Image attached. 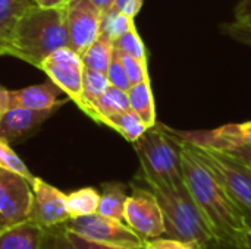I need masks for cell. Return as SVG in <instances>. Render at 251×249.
<instances>
[{
  "instance_id": "6da1fadb",
  "label": "cell",
  "mask_w": 251,
  "mask_h": 249,
  "mask_svg": "<svg viewBox=\"0 0 251 249\" xmlns=\"http://www.w3.org/2000/svg\"><path fill=\"white\" fill-rule=\"evenodd\" d=\"M175 139L181 148L185 188L207 222L221 249H246L251 241L250 220L234 203L218 178L197 158L190 144L178 138Z\"/></svg>"
},
{
  "instance_id": "7a4b0ae2",
  "label": "cell",
  "mask_w": 251,
  "mask_h": 249,
  "mask_svg": "<svg viewBox=\"0 0 251 249\" xmlns=\"http://www.w3.org/2000/svg\"><path fill=\"white\" fill-rule=\"evenodd\" d=\"M69 47L65 6H31L15 23L6 43L9 56L18 57L35 68L54 50Z\"/></svg>"
},
{
  "instance_id": "3957f363",
  "label": "cell",
  "mask_w": 251,
  "mask_h": 249,
  "mask_svg": "<svg viewBox=\"0 0 251 249\" xmlns=\"http://www.w3.org/2000/svg\"><path fill=\"white\" fill-rule=\"evenodd\" d=\"M156 195L165 220V235L194 245L197 249H221L207 222L182 186H149Z\"/></svg>"
},
{
  "instance_id": "277c9868",
  "label": "cell",
  "mask_w": 251,
  "mask_h": 249,
  "mask_svg": "<svg viewBox=\"0 0 251 249\" xmlns=\"http://www.w3.org/2000/svg\"><path fill=\"white\" fill-rule=\"evenodd\" d=\"M144 181L149 186H182L184 176L181 167V148L175 136L165 126L156 123L149 128L135 142Z\"/></svg>"
},
{
  "instance_id": "5b68a950",
  "label": "cell",
  "mask_w": 251,
  "mask_h": 249,
  "mask_svg": "<svg viewBox=\"0 0 251 249\" xmlns=\"http://www.w3.org/2000/svg\"><path fill=\"white\" fill-rule=\"evenodd\" d=\"M179 139V138H178ZM190 144V142H188ZM197 158L209 167L218 181L228 191L234 203L244 211L251 223V167L232 154L190 144Z\"/></svg>"
},
{
  "instance_id": "8992f818",
  "label": "cell",
  "mask_w": 251,
  "mask_h": 249,
  "mask_svg": "<svg viewBox=\"0 0 251 249\" xmlns=\"http://www.w3.org/2000/svg\"><path fill=\"white\" fill-rule=\"evenodd\" d=\"M63 229L88 241L118 248L141 249L146 244V241L140 238L125 222L110 219L99 213L71 219L63 225Z\"/></svg>"
},
{
  "instance_id": "52a82bcc",
  "label": "cell",
  "mask_w": 251,
  "mask_h": 249,
  "mask_svg": "<svg viewBox=\"0 0 251 249\" xmlns=\"http://www.w3.org/2000/svg\"><path fill=\"white\" fill-rule=\"evenodd\" d=\"M124 222L144 241L165 235V220L151 189L132 186L124 210Z\"/></svg>"
},
{
  "instance_id": "ba28073f",
  "label": "cell",
  "mask_w": 251,
  "mask_h": 249,
  "mask_svg": "<svg viewBox=\"0 0 251 249\" xmlns=\"http://www.w3.org/2000/svg\"><path fill=\"white\" fill-rule=\"evenodd\" d=\"M49 79L62 90L74 103L79 100L82 90L84 66L81 56L71 47H62L50 53L38 66Z\"/></svg>"
},
{
  "instance_id": "9c48e42d",
  "label": "cell",
  "mask_w": 251,
  "mask_h": 249,
  "mask_svg": "<svg viewBox=\"0 0 251 249\" xmlns=\"http://www.w3.org/2000/svg\"><path fill=\"white\" fill-rule=\"evenodd\" d=\"M65 18L69 47L81 54L100 34L101 12L91 0H68Z\"/></svg>"
},
{
  "instance_id": "30bf717a",
  "label": "cell",
  "mask_w": 251,
  "mask_h": 249,
  "mask_svg": "<svg viewBox=\"0 0 251 249\" xmlns=\"http://www.w3.org/2000/svg\"><path fill=\"white\" fill-rule=\"evenodd\" d=\"M31 186L32 205L28 220L37 223L43 229L63 226L71 220L66 208V194L40 178H34Z\"/></svg>"
},
{
  "instance_id": "8fae6325",
  "label": "cell",
  "mask_w": 251,
  "mask_h": 249,
  "mask_svg": "<svg viewBox=\"0 0 251 249\" xmlns=\"http://www.w3.org/2000/svg\"><path fill=\"white\" fill-rule=\"evenodd\" d=\"M32 205V186L18 173L0 169V213L16 225L29 219Z\"/></svg>"
},
{
  "instance_id": "7c38bea8",
  "label": "cell",
  "mask_w": 251,
  "mask_h": 249,
  "mask_svg": "<svg viewBox=\"0 0 251 249\" xmlns=\"http://www.w3.org/2000/svg\"><path fill=\"white\" fill-rule=\"evenodd\" d=\"M166 128V126H165ZM175 138L187 141L194 145L229 151L240 145H251V120L244 123H231L212 131L182 132L166 128Z\"/></svg>"
},
{
  "instance_id": "4fadbf2b",
  "label": "cell",
  "mask_w": 251,
  "mask_h": 249,
  "mask_svg": "<svg viewBox=\"0 0 251 249\" xmlns=\"http://www.w3.org/2000/svg\"><path fill=\"white\" fill-rule=\"evenodd\" d=\"M59 107L32 110V109H7L0 116V138L10 142L32 135Z\"/></svg>"
},
{
  "instance_id": "5bb4252c",
  "label": "cell",
  "mask_w": 251,
  "mask_h": 249,
  "mask_svg": "<svg viewBox=\"0 0 251 249\" xmlns=\"http://www.w3.org/2000/svg\"><path fill=\"white\" fill-rule=\"evenodd\" d=\"M62 90L56 87L51 81L46 84L31 85L21 90H7V109L22 107V109H32V110H44L63 106L69 98L59 100Z\"/></svg>"
},
{
  "instance_id": "9a60e30c",
  "label": "cell",
  "mask_w": 251,
  "mask_h": 249,
  "mask_svg": "<svg viewBox=\"0 0 251 249\" xmlns=\"http://www.w3.org/2000/svg\"><path fill=\"white\" fill-rule=\"evenodd\" d=\"M44 232L31 220L10 225L0 232V249H41Z\"/></svg>"
},
{
  "instance_id": "2e32d148",
  "label": "cell",
  "mask_w": 251,
  "mask_h": 249,
  "mask_svg": "<svg viewBox=\"0 0 251 249\" xmlns=\"http://www.w3.org/2000/svg\"><path fill=\"white\" fill-rule=\"evenodd\" d=\"M87 116H90L93 120L101 123V120L110 114L125 112L129 109V100L128 92L115 87H109L99 98H96L91 103H79L76 104Z\"/></svg>"
},
{
  "instance_id": "e0dca14e",
  "label": "cell",
  "mask_w": 251,
  "mask_h": 249,
  "mask_svg": "<svg viewBox=\"0 0 251 249\" xmlns=\"http://www.w3.org/2000/svg\"><path fill=\"white\" fill-rule=\"evenodd\" d=\"M126 92L129 100V109L141 117L147 128L156 126V106L150 79L131 85Z\"/></svg>"
},
{
  "instance_id": "ac0fdd59",
  "label": "cell",
  "mask_w": 251,
  "mask_h": 249,
  "mask_svg": "<svg viewBox=\"0 0 251 249\" xmlns=\"http://www.w3.org/2000/svg\"><path fill=\"white\" fill-rule=\"evenodd\" d=\"M126 198H128V192L124 183L119 182L103 183L97 213L124 222V210H125Z\"/></svg>"
},
{
  "instance_id": "d6986e66",
  "label": "cell",
  "mask_w": 251,
  "mask_h": 249,
  "mask_svg": "<svg viewBox=\"0 0 251 249\" xmlns=\"http://www.w3.org/2000/svg\"><path fill=\"white\" fill-rule=\"evenodd\" d=\"M113 54V41L104 32H100L99 37L79 54L82 66L91 70L106 73L109 63Z\"/></svg>"
},
{
  "instance_id": "ffe728a7",
  "label": "cell",
  "mask_w": 251,
  "mask_h": 249,
  "mask_svg": "<svg viewBox=\"0 0 251 249\" xmlns=\"http://www.w3.org/2000/svg\"><path fill=\"white\" fill-rule=\"evenodd\" d=\"M101 123L115 129L118 134H121L131 144H134L149 129L146 126V123L141 120V117L135 112H132L131 109L110 114V116L104 117L101 120Z\"/></svg>"
},
{
  "instance_id": "44dd1931",
  "label": "cell",
  "mask_w": 251,
  "mask_h": 249,
  "mask_svg": "<svg viewBox=\"0 0 251 249\" xmlns=\"http://www.w3.org/2000/svg\"><path fill=\"white\" fill-rule=\"evenodd\" d=\"M100 192L94 188H81L66 194V208L71 219L84 217L97 213Z\"/></svg>"
},
{
  "instance_id": "7402d4cb",
  "label": "cell",
  "mask_w": 251,
  "mask_h": 249,
  "mask_svg": "<svg viewBox=\"0 0 251 249\" xmlns=\"http://www.w3.org/2000/svg\"><path fill=\"white\" fill-rule=\"evenodd\" d=\"M34 4V0H0V44L4 48L15 23Z\"/></svg>"
},
{
  "instance_id": "603a6c76",
  "label": "cell",
  "mask_w": 251,
  "mask_h": 249,
  "mask_svg": "<svg viewBox=\"0 0 251 249\" xmlns=\"http://www.w3.org/2000/svg\"><path fill=\"white\" fill-rule=\"evenodd\" d=\"M109 87H110V84H109V79H107L106 73H101V72H97V70H91V69L84 68L81 97H79L78 101H75V104L94 101Z\"/></svg>"
},
{
  "instance_id": "cb8c5ba5",
  "label": "cell",
  "mask_w": 251,
  "mask_h": 249,
  "mask_svg": "<svg viewBox=\"0 0 251 249\" xmlns=\"http://www.w3.org/2000/svg\"><path fill=\"white\" fill-rule=\"evenodd\" d=\"M134 18L124 12H103L100 22V32H104L115 41L118 37L134 28Z\"/></svg>"
},
{
  "instance_id": "d4e9b609",
  "label": "cell",
  "mask_w": 251,
  "mask_h": 249,
  "mask_svg": "<svg viewBox=\"0 0 251 249\" xmlns=\"http://www.w3.org/2000/svg\"><path fill=\"white\" fill-rule=\"evenodd\" d=\"M113 48H116L125 54H129L131 57H134L143 63H147V50H146L144 41L141 40L135 26L131 28L129 31H126L125 34H122L121 37H118L113 41Z\"/></svg>"
},
{
  "instance_id": "484cf974",
  "label": "cell",
  "mask_w": 251,
  "mask_h": 249,
  "mask_svg": "<svg viewBox=\"0 0 251 249\" xmlns=\"http://www.w3.org/2000/svg\"><path fill=\"white\" fill-rule=\"evenodd\" d=\"M0 169H4V170H9V172L21 175L29 183H32V181L35 178L29 172V169L26 167L24 160L12 150L10 144L7 141L1 139V138H0Z\"/></svg>"
},
{
  "instance_id": "4316f807",
  "label": "cell",
  "mask_w": 251,
  "mask_h": 249,
  "mask_svg": "<svg viewBox=\"0 0 251 249\" xmlns=\"http://www.w3.org/2000/svg\"><path fill=\"white\" fill-rule=\"evenodd\" d=\"M106 76L109 79V84L115 88L128 91L131 88V81L126 75V70L119 59V54L116 51V48H113V54H112V60L109 63V68L106 70Z\"/></svg>"
},
{
  "instance_id": "83f0119b",
  "label": "cell",
  "mask_w": 251,
  "mask_h": 249,
  "mask_svg": "<svg viewBox=\"0 0 251 249\" xmlns=\"http://www.w3.org/2000/svg\"><path fill=\"white\" fill-rule=\"evenodd\" d=\"M118 54H119V59L126 70V75L131 81V84H138V82H143L146 79H150L149 76V68H147V63H143L134 57H131L129 54H125L119 50H116Z\"/></svg>"
},
{
  "instance_id": "f1b7e54d",
  "label": "cell",
  "mask_w": 251,
  "mask_h": 249,
  "mask_svg": "<svg viewBox=\"0 0 251 249\" xmlns=\"http://www.w3.org/2000/svg\"><path fill=\"white\" fill-rule=\"evenodd\" d=\"M41 249H76L74 247V244L69 241L65 229H59L57 227H50L46 229L44 232V238H43V244Z\"/></svg>"
},
{
  "instance_id": "f546056e",
  "label": "cell",
  "mask_w": 251,
  "mask_h": 249,
  "mask_svg": "<svg viewBox=\"0 0 251 249\" xmlns=\"http://www.w3.org/2000/svg\"><path fill=\"white\" fill-rule=\"evenodd\" d=\"M222 31L232 40L246 44V45H251V25H243L238 22H231V23H225L222 25Z\"/></svg>"
},
{
  "instance_id": "4dcf8cb0",
  "label": "cell",
  "mask_w": 251,
  "mask_h": 249,
  "mask_svg": "<svg viewBox=\"0 0 251 249\" xmlns=\"http://www.w3.org/2000/svg\"><path fill=\"white\" fill-rule=\"evenodd\" d=\"M144 249H197L194 245L179 241V239H174V238H153V239H147L144 244Z\"/></svg>"
},
{
  "instance_id": "1f68e13d",
  "label": "cell",
  "mask_w": 251,
  "mask_h": 249,
  "mask_svg": "<svg viewBox=\"0 0 251 249\" xmlns=\"http://www.w3.org/2000/svg\"><path fill=\"white\" fill-rule=\"evenodd\" d=\"M66 232V230H65ZM69 241L74 244V247L76 249H126V248H118V247H110V245H103V244H97L93 241H88L85 238H81L72 232H66ZM144 249V248H141Z\"/></svg>"
},
{
  "instance_id": "d6a6232c",
  "label": "cell",
  "mask_w": 251,
  "mask_h": 249,
  "mask_svg": "<svg viewBox=\"0 0 251 249\" xmlns=\"http://www.w3.org/2000/svg\"><path fill=\"white\" fill-rule=\"evenodd\" d=\"M235 22L251 25V0H241L235 9Z\"/></svg>"
},
{
  "instance_id": "836d02e7",
  "label": "cell",
  "mask_w": 251,
  "mask_h": 249,
  "mask_svg": "<svg viewBox=\"0 0 251 249\" xmlns=\"http://www.w3.org/2000/svg\"><path fill=\"white\" fill-rule=\"evenodd\" d=\"M226 153L232 154L234 157H237L238 160H241L243 163L249 164L251 167V145H240V147L232 148Z\"/></svg>"
},
{
  "instance_id": "e575fe53",
  "label": "cell",
  "mask_w": 251,
  "mask_h": 249,
  "mask_svg": "<svg viewBox=\"0 0 251 249\" xmlns=\"http://www.w3.org/2000/svg\"><path fill=\"white\" fill-rule=\"evenodd\" d=\"M141 6H143V0H129L125 4V7H124L122 12L126 13L128 16H131V18H135L138 15V12H140Z\"/></svg>"
},
{
  "instance_id": "d590c367",
  "label": "cell",
  "mask_w": 251,
  "mask_h": 249,
  "mask_svg": "<svg viewBox=\"0 0 251 249\" xmlns=\"http://www.w3.org/2000/svg\"><path fill=\"white\" fill-rule=\"evenodd\" d=\"M37 6L40 7H47V9H51V7H63L68 0H34Z\"/></svg>"
},
{
  "instance_id": "8d00e7d4",
  "label": "cell",
  "mask_w": 251,
  "mask_h": 249,
  "mask_svg": "<svg viewBox=\"0 0 251 249\" xmlns=\"http://www.w3.org/2000/svg\"><path fill=\"white\" fill-rule=\"evenodd\" d=\"M7 110V90L0 87V116Z\"/></svg>"
},
{
  "instance_id": "74e56055",
  "label": "cell",
  "mask_w": 251,
  "mask_h": 249,
  "mask_svg": "<svg viewBox=\"0 0 251 249\" xmlns=\"http://www.w3.org/2000/svg\"><path fill=\"white\" fill-rule=\"evenodd\" d=\"M97 7H99V10L103 13V12H106L110 6H112V3H113V0H91Z\"/></svg>"
},
{
  "instance_id": "f35d334b",
  "label": "cell",
  "mask_w": 251,
  "mask_h": 249,
  "mask_svg": "<svg viewBox=\"0 0 251 249\" xmlns=\"http://www.w3.org/2000/svg\"><path fill=\"white\" fill-rule=\"evenodd\" d=\"M9 226H10V223H9V222L1 216V213H0V232H1V230H4V229H6V227H9Z\"/></svg>"
},
{
  "instance_id": "ab89813d",
  "label": "cell",
  "mask_w": 251,
  "mask_h": 249,
  "mask_svg": "<svg viewBox=\"0 0 251 249\" xmlns=\"http://www.w3.org/2000/svg\"><path fill=\"white\" fill-rule=\"evenodd\" d=\"M0 54H1V56H3V54H7V53H6V48H4V45H1V44H0Z\"/></svg>"
},
{
  "instance_id": "60d3db41",
  "label": "cell",
  "mask_w": 251,
  "mask_h": 249,
  "mask_svg": "<svg viewBox=\"0 0 251 249\" xmlns=\"http://www.w3.org/2000/svg\"><path fill=\"white\" fill-rule=\"evenodd\" d=\"M246 249H251V241H250V244H249V247H247Z\"/></svg>"
}]
</instances>
